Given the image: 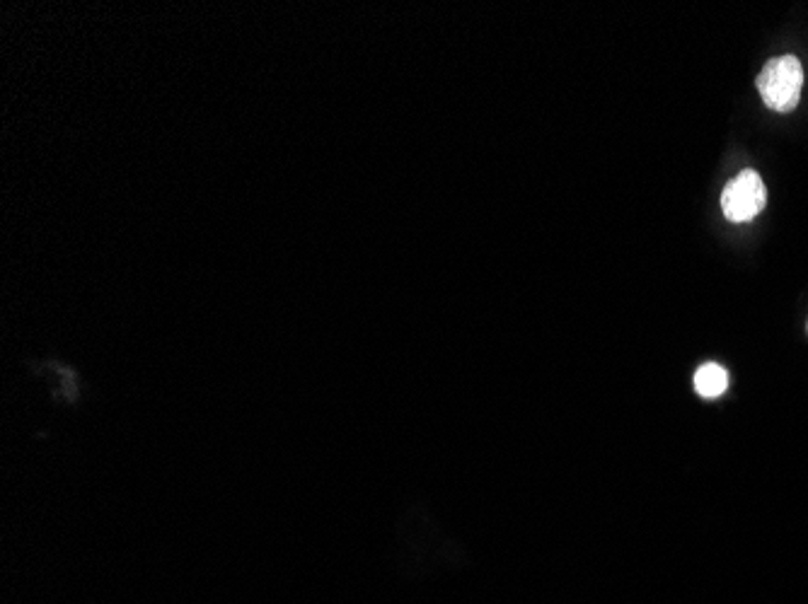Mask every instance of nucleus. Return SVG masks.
Here are the masks:
<instances>
[{"instance_id":"f257e3e1","label":"nucleus","mask_w":808,"mask_h":604,"mask_svg":"<svg viewBox=\"0 0 808 604\" xmlns=\"http://www.w3.org/2000/svg\"><path fill=\"white\" fill-rule=\"evenodd\" d=\"M758 90L772 112H794L804 90V66L799 58H770L758 75Z\"/></svg>"},{"instance_id":"f03ea898","label":"nucleus","mask_w":808,"mask_h":604,"mask_svg":"<svg viewBox=\"0 0 808 604\" xmlns=\"http://www.w3.org/2000/svg\"><path fill=\"white\" fill-rule=\"evenodd\" d=\"M767 203V189L755 170H743L731 179L721 194V211L731 223H748L758 216Z\"/></svg>"},{"instance_id":"7ed1b4c3","label":"nucleus","mask_w":808,"mask_h":604,"mask_svg":"<svg viewBox=\"0 0 808 604\" xmlns=\"http://www.w3.org/2000/svg\"><path fill=\"white\" fill-rule=\"evenodd\" d=\"M726 387H729V373L717 363L702 365L695 373V389L704 399L719 397L726 392Z\"/></svg>"}]
</instances>
